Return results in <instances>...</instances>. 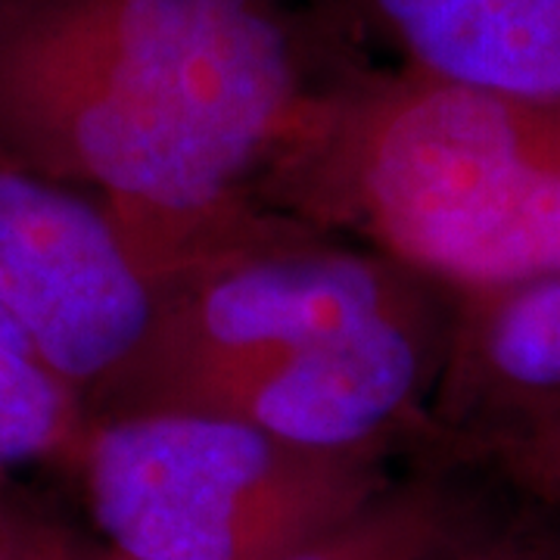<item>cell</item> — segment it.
<instances>
[{
    "label": "cell",
    "mask_w": 560,
    "mask_h": 560,
    "mask_svg": "<svg viewBox=\"0 0 560 560\" xmlns=\"http://www.w3.org/2000/svg\"><path fill=\"white\" fill-rule=\"evenodd\" d=\"M330 79L287 0H0V156L97 197L156 287L271 219Z\"/></svg>",
    "instance_id": "6da1fadb"
},
{
    "label": "cell",
    "mask_w": 560,
    "mask_h": 560,
    "mask_svg": "<svg viewBox=\"0 0 560 560\" xmlns=\"http://www.w3.org/2000/svg\"><path fill=\"white\" fill-rule=\"evenodd\" d=\"M268 209L452 293L560 268V103L418 69L340 72L261 172Z\"/></svg>",
    "instance_id": "7a4b0ae2"
},
{
    "label": "cell",
    "mask_w": 560,
    "mask_h": 560,
    "mask_svg": "<svg viewBox=\"0 0 560 560\" xmlns=\"http://www.w3.org/2000/svg\"><path fill=\"white\" fill-rule=\"evenodd\" d=\"M389 458L215 415L140 411L88 420L62 470L125 558L290 560L396 480Z\"/></svg>",
    "instance_id": "3957f363"
},
{
    "label": "cell",
    "mask_w": 560,
    "mask_h": 560,
    "mask_svg": "<svg viewBox=\"0 0 560 560\" xmlns=\"http://www.w3.org/2000/svg\"><path fill=\"white\" fill-rule=\"evenodd\" d=\"M442 290L371 246H349L275 212L253 234L160 280L150 340L88 418L221 415L327 342Z\"/></svg>",
    "instance_id": "277c9868"
},
{
    "label": "cell",
    "mask_w": 560,
    "mask_h": 560,
    "mask_svg": "<svg viewBox=\"0 0 560 560\" xmlns=\"http://www.w3.org/2000/svg\"><path fill=\"white\" fill-rule=\"evenodd\" d=\"M0 305L91 415L150 340L160 287L97 197L0 156Z\"/></svg>",
    "instance_id": "5b68a950"
},
{
    "label": "cell",
    "mask_w": 560,
    "mask_h": 560,
    "mask_svg": "<svg viewBox=\"0 0 560 560\" xmlns=\"http://www.w3.org/2000/svg\"><path fill=\"white\" fill-rule=\"evenodd\" d=\"M548 423H560V268L495 290L455 293L423 445Z\"/></svg>",
    "instance_id": "8992f818"
},
{
    "label": "cell",
    "mask_w": 560,
    "mask_h": 560,
    "mask_svg": "<svg viewBox=\"0 0 560 560\" xmlns=\"http://www.w3.org/2000/svg\"><path fill=\"white\" fill-rule=\"evenodd\" d=\"M399 66L560 103V0H355Z\"/></svg>",
    "instance_id": "52a82bcc"
},
{
    "label": "cell",
    "mask_w": 560,
    "mask_h": 560,
    "mask_svg": "<svg viewBox=\"0 0 560 560\" xmlns=\"http://www.w3.org/2000/svg\"><path fill=\"white\" fill-rule=\"evenodd\" d=\"M467 474L464 460L423 448L411 474L290 560H420L452 517Z\"/></svg>",
    "instance_id": "ba28073f"
},
{
    "label": "cell",
    "mask_w": 560,
    "mask_h": 560,
    "mask_svg": "<svg viewBox=\"0 0 560 560\" xmlns=\"http://www.w3.org/2000/svg\"><path fill=\"white\" fill-rule=\"evenodd\" d=\"M88 420L79 393L0 305V480L28 464L66 467Z\"/></svg>",
    "instance_id": "9c48e42d"
},
{
    "label": "cell",
    "mask_w": 560,
    "mask_h": 560,
    "mask_svg": "<svg viewBox=\"0 0 560 560\" xmlns=\"http://www.w3.org/2000/svg\"><path fill=\"white\" fill-rule=\"evenodd\" d=\"M467 467L452 517L420 560H560L558 511L477 464Z\"/></svg>",
    "instance_id": "30bf717a"
},
{
    "label": "cell",
    "mask_w": 560,
    "mask_h": 560,
    "mask_svg": "<svg viewBox=\"0 0 560 560\" xmlns=\"http://www.w3.org/2000/svg\"><path fill=\"white\" fill-rule=\"evenodd\" d=\"M430 448L477 464L560 514V423Z\"/></svg>",
    "instance_id": "8fae6325"
},
{
    "label": "cell",
    "mask_w": 560,
    "mask_h": 560,
    "mask_svg": "<svg viewBox=\"0 0 560 560\" xmlns=\"http://www.w3.org/2000/svg\"><path fill=\"white\" fill-rule=\"evenodd\" d=\"M0 541L10 560H131L97 533L22 495L10 480H0Z\"/></svg>",
    "instance_id": "7c38bea8"
},
{
    "label": "cell",
    "mask_w": 560,
    "mask_h": 560,
    "mask_svg": "<svg viewBox=\"0 0 560 560\" xmlns=\"http://www.w3.org/2000/svg\"><path fill=\"white\" fill-rule=\"evenodd\" d=\"M0 560H10L7 558V551H3V541H0Z\"/></svg>",
    "instance_id": "4fadbf2b"
}]
</instances>
